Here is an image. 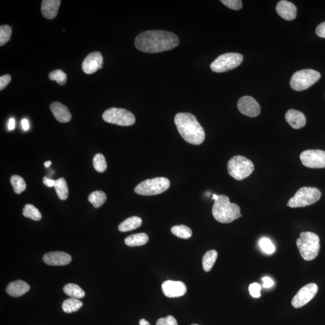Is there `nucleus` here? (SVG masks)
I'll return each instance as SVG.
<instances>
[{"instance_id":"1","label":"nucleus","mask_w":325,"mask_h":325,"mask_svg":"<svg viewBox=\"0 0 325 325\" xmlns=\"http://www.w3.org/2000/svg\"><path fill=\"white\" fill-rule=\"evenodd\" d=\"M180 40L176 34L164 30H148L136 37V47L140 51L158 53L176 48Z\"/></svg>"},{"instance_id":"2","label":"nucleus","mask_w":325,"mask_h":325,"mask_svg":"<svg viewBox=\"0 0 325 325\" xmlns=\"http://www.w3.org/2000/svg\"><path fill=\"white\" fill-rule=\"evenodd\" d=\"M174 122L180 135L187 142L199 145L204 141L205 131L194 115L189 113L177 114Z\"/></svg>"},{"instance_id":"3","label":"nucleus","mask_w":325,"mask_h":325,"mask_svg":"<svg viewBox=\"0 0 325 325\" xmlns=\"http://www.w3.org/2000/svg\"><path fill=\"white\" fill-rule=\"evenodd\" d=\"M212 214L215 220L221 223L228 224L241 218L240 208L238 205L231 203L226 195H219L214 200L212 208Z\"/></svg>"},{"instance_id":"4","label":"nucleus","mask_w":325,"mask_h":325,"mask_svg":"<svg viewBox=\"0 0 325 325\" xmlns=\"http://www.w3.org/2000/svg\"><path fill=\"white\" fill-rule=\"evenodd\" d=\"M296 245L300 254L306 261H311L317 257L320 245L319 237L315 233L302 232L297 239Z\"/></svg>"},{"instance_id":"5","label":"nucleus","mask_w":325,"mask_h":325,"mask_svg":"<svg viewBox=\"0 0 325 325\" xmlns=\"http://www.w3.org/2000/svg\"><path fill=\"white\" fill-rule=\"evenodd\" d=\"M254 170V165L249 159L241 155L234 156L228 164V171L237 180H242L249 177Z\"/></svg>"},{"instance_id":"6","label":"nucleus","mask_w":325,"mask_h":325,"mask_svg":"<svg viewBox=\"0 0 325 325\" xmlns=\"http://www.w3.org/2000/svg\"><path fill=\"white\" fill-rule=\"evenodd\" d=\"M321 195L320 190L316 187H303L289 200L287 205L292 208L307 207L317 202Z\"/></svg>"},{"instance_id":"7","label":"nucleus","mask_w":325,"mask_h":325,"mask_svg":"<svg viewBox=\"0 0 325 325\" xmlns=\"http://www.w3.org/2000/svg\"><path fill=\"white\" fill-rule=\"evenodd\" d=\"M170 181L167 178L157 177L142 181L134 189L137 194L152 196L160 194L170 188Z\"/></svg>"},{"instance_id":"8","label":"nucleus","mask_w":325,"mask_h":325,"mask_svg":"<svg viewBox=\"0 0 325 325\" xmlns=\"http://www.w3.org/2000/svg\"><path fill=\"white\" fill-rule=\"evenodd\" d=\"M321 75L313 70H304L296 72L290 80V86L296 91H302L309 88L320 79Z\"/></svg>"},{"instance_id":"9","label":"nucleus","mask_w":325,"mask_h":325,"mask_svg":"<svg viewBox=\"0 0 325 325\" xmlns=\"http://www.w3.org/2000/svg\"><path fill=\"white\" fill-rule=\"evenodd\" d=\"M243 60V56L239 53H226L219 56L212 62L210 65V68L215 73H224L238 67L242 64Z\"/></svg>"},{"instance_id":"10","label":"nucleus","mask_w":325,"mask_h":325,"mask_svg":"<svg viewBox=\"0 0 325 325\" xmlns=\"http://www.w3.org/2000/svg\"><path fill=\"white\" fill-rule=\"evenodd\" d=\"M102 119L106 123L120 126H132L136 122L135 117L131 112L115 107L105 111L102 115Z\"/></svg>"},{"instance_id":"11","label":"nucleus","mask_w":325,"mask_h":325,"mask_svg":"<svg viewBox=\"0 0 325 325\" xmlns=\"http://www.w3.org/2000/svg\"><path fill=\"white\" fill-rule=\"evenodd\" d=\"M302 164L309 168H325V151L319 149H309L300 155Z\"/></svg>"},{"instance_id":"12","label":"nucleus","mask_w":325,"mask_h":325,"mask_svg":"<svg viewBox=\"0 0 325 325\" xmlns=\"http://www.w3.org/2000/svg\"><path fill=\"white\" fill-rule=\"evenodd\" d=\"M318 289V286L315 283L308 284L302 287L292 299L293 307L299 308L308 304L316 295Z\"/></svg>"},{"instance_id":"13","label":"nucleus","mask_w":325,"mask_h":325,"mask_svg":"<svg viewBox=\"0 0 325 325\" xmlns=\"http://www.w3.org/2000/svg\"><path fill=\"white\" fill-rule=\"evenodd\" d=\"M240 113L249 117H256L260 115V106L256 100L250 96H243L237 103Z\"/></svg>"},{"instance_id":"14","label":"nucleus","mask_w":325,"mask_h":325,"mask_svg":"<svg viewBox=\"0 0 325 325\" xmlns=\"http://www.w3.org/2000/svg\"><path fill=\"white\" fill-rule=\"evenodd\" d=\"M162 291L168 298H178L187 292V287L181 281H167L162 284Z\"/></svg>"},{"instance_id":"15","label":"nucleus","mask_w":325,"mask_h":325,"mask_svg":"<svg viewBox=\"0 0 325 325\" xmlns=\"http://www.w3.org/2000/svg\"><path fill=\"white\" fill-rule=\"evenodd\" d=\"M103 57L101 52L90 53L84 59L82 64V70L87 74H92L102 68Z\"/></svg>"},{"instance_id":"16","label":"nucleus","mask_w":325,"mask_h":325,"mask_svg":"<svg viewBox=\"0 0 325 325\" xmlns=\"http://www.w3.org/2000/svg\"><path fill=\"white\" fill-rule=\"evenodd\" d=\"M43 261L49 265H65L70 263L71 256L64 252H51L43 256Z\"/></svg>"},{"instance_id":"17","label":"nucleus","mask_w":325,"mask_h":325,"mask_svg":"<svg viewBox=\"0 0 325 325\" xmlns=\"http://www.w3.org/2000/svg\"><path fill=\"white\" fill-rule=\"evenodd\" d=\"M276 11L278 15L286 21L295 20L297 15V8L293 3L281 0L278 3Z\"/></svg>"},{"instance_id":"18","label":"nucleus","mask_w":325,"mask_h":325,"mask_svg":"<svg viewBox=\"0 0 325 325\" xmlns=\"http://www.w3.org/2000/svg\"><path fill=\"white\" fill-rule=\"evenodd\" d=\"M50 110L56 120L61 123H67L71 120L72 115L68 108L61 102H52Z\"/></svg>"},{"instance_id":"19","label":"nucleus","mask_w":325,"mask_h":325,"mask_svg":"<svg viewBox=\"0 0 325 325\" xmlns=\"http://www.w3.org/2000/svg\"><path fill=\"white\" fill-rule=\"evenodd\" d=\"M61 4L60 0H43L41 5V12L43 17L48 20L56 18Z\"/></svg>"},{"instance_id":"20","label":"nucleus","mask_w":325,"mask_h":325,"mask_svg":"<svg viewBox=\"0 0 325 325\" xmlns=\"http://www.w3.org/2000/svg\"><path fill=\"white\" fill-rule=\"evenodd\" d=\"M285 118L287 123L294 129H302L305 126L306 118L305 115L301 112L290 109L287 111Z\"/></svg>"},{"instance_id":"21","label":"nucleus","mask_w":325,"mask_h":325,"mask_svg":"<svg viewBox=\"0 0 325 325\" xmlns=\"http://www.w3.org/2000/svg\"><path fill=\"white\" fill-rule=\"evenodd\" d=\"M30 287L26 282L22 280L14 281L9 284L6 289V292L9 295L18 298L25 295L29 291Z\"/></svg>"},{"instance_id":"22","label":"nucleus","mask_w":325,"mask_h":325,"mask_svg":"<svg viewBox=\"0 0 325 325\" xmlns=\"http://www.w3.org/2000/svg\"><path fill=\"white\" fill-rule=\"evenodd\" d=\"M142 224V219L137 216H133L127 219L119 226V230L121 232H127L137 229Z\"/></svg>"},{"instance_id":"23","label":"nucleus","mask_w":325,"mask_h":325,"mask_svg":"<svg viewBox=\"0 0 325 325\" xmlns=\"http://www.w3.org/2000/svg\"><path fill=\"white\" fill-rule=\"evenodd\" d=\"M149 237L145 233L133 234L125 239V243L127 246L134 247L145 245L148 243Z\"/></svg>"},{"instance_id":"24","label":"nucleus","mask_w":325,"mask_h":325,"mask_svg":"<svg viewBox=\"0 0 325 325\" xmlns=\"http://www.w3.org/2000/svg\"><path fill=\"white\" fill-rule=\"evenodd\" d=\"M217 258L218 252L215 250H210L206 252L202 258L203 269L205 272L210 271L216 261Z\"/></svg>"},{"instance_id":"25","label":"nucleus","mask_w":325,"mask_h":325,"mask_svg":"<svg viewBox=\"0 0 325 325\" xmlns=\"http://www.w3.org/2000/svg\"><path fill=\"white\" fill-rule=\"evenodd\" d=\"M64 292L72 298L81 299L85 296V293L79 286L75 284H68L64 287Z\"/></svg>"},{"instance_id":"26","label":"nucleus","mask_w":325,"mask_h":325,"mask_svg":"<svg viewBox=\"0 0 325 325\" xmlns=\"http://www.w3.org/2000/svg\"><path fill=\"white\" fill-rule=\"evenodd\" d=\"M83 302L79 299L70 298L64 302L62 304V309L67 313L77 311L82 307Z\"/></svg>"},{"instance_id":"27","label":"nucleus","mask_w":325,"mask_h":325,"mask_svg":"<svg viewBox=\"0 0 325 325\" xmlns=\"http://www.w3.org/2000/svg\"><path fill=\"white\" fill-rule=\"evenodd\" d=\"M89 201L96 208L101 207L107 200V196L104 192L101 190L90 193L88 197Z\"/></svg>"},{"instance_id":"28","label":"nucleus","mask_w":325,"mask_h":325,"mask_svg":"<svg viewBox=\"0 0 325 325\" xmlns=\"http://www.w3.org/2000/svg\"><path fill=\"white\" fill-rule=\"evenodd\" d=\"M55 188L59 199L62 200V201H65L68 198L69 195L68 187L67 181L64 178H61V179L56 181Z\"/></svg>"},{"instance_id":"29","label":"nucleus","mask_w":325,"mask_h":325,"mask_svg":"<svg viewBox=\"0 0 325 325\" xmlns=\"http://www.w3.org/2000/svg\"><path fill=\"white\" fill-rule=\"evenodd\" d=\"M171 232L175 236L183 239H188L192 236V230L183 225L173 227L171 228Z\"/></svg>"},{"instance_id":"30","label":"nucleus","mask_w":325,"mask_h":325,"mask_svg":"<svg viewBox=\"0 0 325 325\" xmlns=\"http://www.w3.org/2000/svg\"><path fill=\"white\" fill-rule=\"evenodd\" d=\"M23 213L24 216L33 221H39L42 219V214L38 209L32 204L25 205Z\"/></svg>"},{"instance_id":"31","label":"nucleus","mask_w":325,"mask_h":325,"mask_svg":"<svg viewBox=\"0 0 325 325\" xmlns=\"http://www.w3.org/2000/svg\"><path fill=\"white\" fill-rule=\"evenodd\" d=\"M11 183L12 187H13L14 192L17 194H21L26 189V183L23 178L19 176H13L11 178Z\"/></svg>"},{"instance_id":"32","label":"nucleus","mask_w":325,"mask_h":325,"mask_svg":"<svg viewBox=\"0 0 325 325\" xmlns=\"http://www.w3.org/2000/svg\"><path fill=\"white\" fill-rule=\"evenodd\" d=\"M93 165L95 170L100 173H104L107 170V165L104 156L102 154H97L93 158Z\"/></svg>"},{"instance_id":"33","label":"nucleus","mask_w":325,"mask_h":325,"mask_svg":"<svg viewBox=\"0 0 325 325\" xmlns=\"http://www.w3.org/2000/svg\"><path fill=\"white\" fill-rule=\"evenodd\" d=\"M49 79L51 81H56L59 85L63 86L67 83V76L64 71L56 70L49 73Z\"/></svg>"},{"instance_id":"34","label":"nucleus","mask_w":325,"mask_h":325,"mask_svg":"<svg viewBox=\"0 0 325 325\" xmlns=\"http://www.w3.org/2000/svg\"><path fill=\"white\" fill-rule=\"evenodd\" d=\"M12 32L11 27L8 25L0 27V46H3L9 41Z\"/></svg>"},{"instance_id":"35","label":"nucleus","mask_w":325,"mask_h":325,"mask_svg":"<svg viewBox=\"0 0 325 325\" xmlns=\"http://www.w3.org/2000/svg\"><path fill=\"white\" fill-rule=\"evenodd\" d=\"M262 251L267 254H273L276 251V246L270 240L267 238H262L259 242Z\"/></svg>"},{"instance_id":"36","label":"nucleus","mask_w":325,"mask_h":325,"mask_svg":"<svg viewBox=\"0 0 325 325\" xmlns=\"http://www.w3.org/2000/svg\"><path fill=\"white\" fill-rule=\"evenodd\" d=\"M221 2L234 11H239L242 8V2L240 0H222Z\"/></svg>"},{"instance_id":"37","label":"nucleus","mask_w":325,"mask_h":325,"mask_svg":"<svg viewBox=\"0 0 325 325\" xmlns=\"http://www.w3.org/2000/svg\"><path fill=\"white\" fill-rule=\"evenodd\" d=\"M261 287L260 284L258 283H252L249 287L250 295H251L253 298H260L261 296Z\"/></svg>"},{"instance_id":"38","label":"nucleus","mask_w":325,"mask_h":325,"mask_svg":"<svg viewBox=\"0 0 325 325\" xmlns=\"http://www.w3.org/2000/svg\"><path fill=\"white\" fill-rule=\"evenodd\" d=\"M156 325H178V323L173 316L168 315L167 317L159 318Z\"/></svg>"},{"instance_id":"39","label":"nucleus","mask_w":325,"mask_h":325,"mask_svg":"<svg viewBox=\"0 0 325 325\" xmlns=\"http://www.w3.org/2000/svg\"><path fill=\"white\" fill-rule=\"evenodd\" d=\"M11 77L10 75L6 74L0 77V90H3L11 82Z\"/></svg>"},{"instance_id":"40","label":"nucleus","mask_w":325,"mask_h":325,"mask_svg":"<svg viewBox=\"0 0 325 325\" xmlns=\"http://www.w3.org/2000/svg\"><path fill=\"white\" fill-rule=\"evenodd\" d=\"M315 33L318 37L325 38V22L318 25L315 30Z\"/></svg>"},{"instance_id":"41","label":"nucleus","mask_w":325,"mask_h":325,"mask_svg":"<svg viewBox=\"0 0 325 325\" xmlns=\"http://www.w3.org/2000/svg\"><path fill=\"white\" fill-rule=\"evenodd\" d=\"M262 281H263V287L265 289L270 288L274 286V281L270 278L264 277L262 278Z\"/></svg>"},{"instance_id":"42","label":"nucleus","mask_w":325,"mask_h":325,"mask_svg":"<svg viewBox=\"0 0 325 325\" xmlns=\"http://www.w3.org/2000/svg\"><path fill=\"white\" fill-rule=\"evenodd\" d=\"M43 183L46 186L48 187H55L56 185V181L48 179L46 177H43Z\"/></svg>"},{"instance_id":"43","label":"nucleus","mask_w":325,"mask_h":325,"mask_svg":"<svg viewBox=\"0 0 325 325\" xmlns=\"http://www.w3.org/2000/svg\"><path fill=\"white\" fill-rule=\"evenodd\" d=\"M21 126L23 127V129L24 131H27L30 128L29 121H28L27 119H23V120L21 121Z\"/></svg>"},{"instance_id":"44","label":"nucleus","mask_w":325,"mask_h":325,"mask_svg":"<svg viewBox=\"0 0 325 325\" xmlns=\"http://www.w3.org/2000/svg\"><path fill=\"white\" fill-rule=\"evenodd\" d=\"M15 128V119L11 118L8 123V130L12 131L14 130Z\"/></svg>"},{"instance_id":"45","label":"nucleus","mask_w":325,"mask_h":325,"mask_svg":"<svg viewBox=\"0 0 325 325\" xmlns=\"http://www.w3.org/2000/svg\"><path fill=\"white\" fill-rule=\"evenodd\" d=\"M139 324L140 325H150V323L148 322V321H147L145 319H142L140 320L139 321Z\"/></svg>"},{"instance_id":"46","label":"nucleus","mask_w":325,"mask_h":325,"mask_svg":"<svg viewBox=\"0 0 325 325\" xmlns=\"http://www.w3.org/2000/svg\"><path fill=\"white\" fill-rule=\"evenodd\" d=\"M52 164V162L51 161H45L44 164V166L45 168H48L49 167V166Z\"/></svg>"},{"instance_id":"47","label":"nucleus","mask_w":325,"mask_h":325,"mask_svg":"<svg viewBox=\"0 0 325 325\" xmlns=\"http://www.w3.org/2000/svg\"><path fill=\"white\" fill-rule=\"evenodd\" d=\"M218 197H219V196H218V195H212V199H214V200H216V199H218Z\"/></svg>"},{"instance_id":"48","label":"nucleus","mask_w":325,"mask_h":325,"mask_svg":"<svg viewBox=\"0 0 325 325\" xmlns=\"http://www.w3.org/2000/svg\"><path fill=\"white\" fill-rule=\"evenodd\" d=\"M192 325H199V324H192Z\"/></svg>"}]
</instances>
